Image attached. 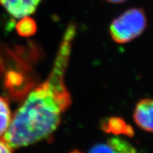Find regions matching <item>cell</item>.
I'll use <instances>...</instances> for the list:
<instances>
[{"mask_svg": "<svg viewBox=\"0 0 153 153\" xmlns=\"http://www.w3.org/2000/svg\"><path fill=\"white\" fill-rule=\"evenodd\" d=\"M20 20L16 25V29L19 36L23 37H30L36 33L37 30L36 22L29 16L19 19Z\"/></svg>", "mask_w": 153, "mask_h": 153, "instance_id": "obj_7", "label": "cell"}, {"mask_svg": "<svg viewBox=\"0 0 153 153\" xmlns=\"http://www.w3.org/2000/svg\"><path fill=\"white\" fill-rule=\"evenodd\" d=\"M106 1L111 4H120L124 2V1H127V0H106Z\"/></svg>", "mask_w": 153, "mask_h": 153, "instance_id": "obj_10", "label": "cell"}, {"mask_svg": "<svg viewBox=\"0 0 153 153\" xmlns=\"http://www.w3.org/2000/svg\"><path fill=\"white\" fill-rule=\"evenodd\" d=\"M89 153H137L131 144L120 137H111L106 143H101L91 149Z\"/></svg>", "mask_w": 153, "mask_h": 153, "instance_id": "obj_5", "label": "cell"}, {"mask_svg": "<svg viewBox=\"0 0 153 153\" xmlns=\"http://www.w3.org/2000/svg\"><path fill=\"white\" fill-rule=\"evenodd\" d=\"M42 0H0V5L8 14L19 19L34 14Z\"/></svg>", "mask_w": 153, "mask_h": 153, "instance_id": "obj_3", "label": "cell"}, {"mask_svg": "<svg viewBox=\"0 0 153 153\" xmlns=\"http://www.w3.org/2000/svg\"><path fill=\"white\" fill-rule=\"evenodd\" d=\"M76 30L75 24L68 25L48 78L30 91L11 116L1 138L10 148L26 147L46 138L57 129L61 116L71 104L64 75Z\"/></svg>", "mask_w": 153, "mask_h": 153, "instance_id": "obj_1", "label": "cell"}, {"mask_svg": "<svg viewBox=\"0 0 153 153\" xmlns=\"http://www.w3.org/2000/svg\"><path fill=\"white\" fill-rule=\"evenodd\" d=\"M103 131L108 133L114 135H123L133 137L134 130L131 126L126 124L125 120L118 117H111L103 121L101 125Z\"/></svg>", "mask_w": 153, "mask_h": 153, "instance_id": "obj_6", "label": "cell"}, {"mask_svg": "<svg viewBox=\"0 0 153 153\" xmlns=\"http://www.w3.org/2000/svg\"><path fill=\"white\" fill-rule=\"evenodd\" d=\"M147 27V19L143 9L131 8L113 21L109 32L118 43H126L142 34Z\"/></svg>", "mask_w": 153, "mask_h": 153, "instance_id": "obj_2", "label": "cell"}, {"mask_svg": "<svg viewBox=\"0 0 153 153\" xmlns=\"http://www.w3.org/2000/svg\"><path fill=\"white\" fill-rule=\"evenodd\" d=\"M153 101L145 99L139 101L135 107L133 118L135 123L145 131H152Z\"/></svg>", "mask_w": 153, "mask_h": 153, "instance_id": "obj_4", "label": "cell"}, {"mask_svg": "<svg viewBox=\"0 0 153 153\" xmlns=\"http://www.w3.org/2000/svg\"><path fill=\"white\" fill-rule=\"evenodd\" d=\"M0 153H13L12 148H10L2 139H0Z\"/></svg>", "mask_w": 153, "mask_h": 153, "instance_id": "obj_9", "label": "cell"}, {"mask_svg": "<svg viewBox=\"0 0 153 153\" xmlns=\"http://www.w3.org/2000/svg\"><path fill=\"white\" fill-rule=\"evenodd\" d=\"M11 116L8 101L0 97V137H2L8 129Z\"/></svg>", "mask_w": 153, "mask_h": 153, "instance_id": "obj_8", "label": "cell"}, {"mask_svg": "<svg viewBox=\"0 0 153 153\" xmlns=\"http://www.w3.org/2000/svg\"><path fill=\"white\" fill-rule=\"evenodd\" d=\"M70 153H82V152H78V151H74V152H70Z\"/></svg>", "mask_w": 153, "mask_h": 153, "instance_id": "obj_11", "label": "cell"}]
</instances>
